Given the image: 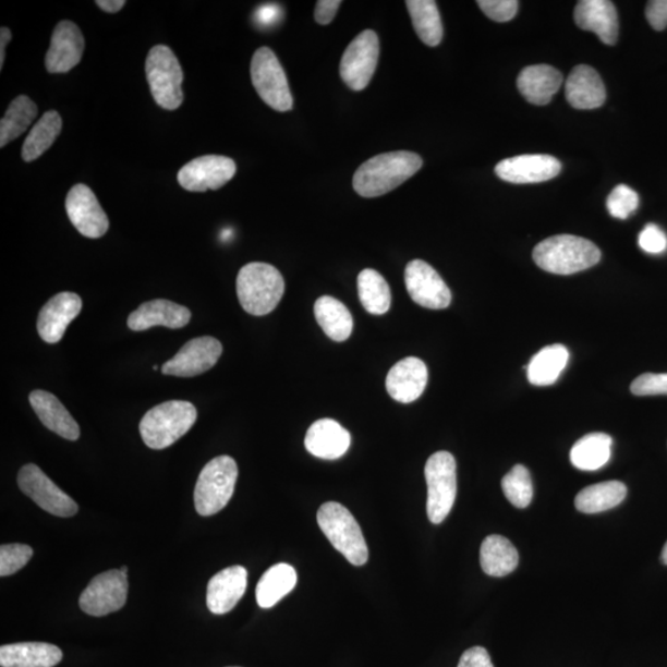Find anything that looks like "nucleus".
Wrapping results in <instances>:
<instances>
[{"instance_id": "obj_4", "label": "nucleus", "mask_w": 667, "mask_h": 667, "mask_svg": "<svg viewBox=\"0 0 667 667\" xmlns=\"http://www.w3.org/2000/svg\"><path fill=\"white\" fill-rule=\"evenodd\" d=\"M197 415L196 407L191 402H163L144 415L141 422L142 438L150 449L169 448L191 430Z\"/></svg>"}, {"instance_id": "obj_2", "label": "nucleus", "mask_w": 667, "mask_h": 667, "mask_svg": "<svg viewBox=\"0 0 667 667\" xmlns=\"http://www.w3.org/2000/svg\"><path fill=\"white\" fill-rule=\"evenodd\" d=\"M601 250L587 239L556 235L542 241L533 252L537 266L554 275H573L599 263Z\"/></svg>"}, {"instance_id": "obj_3", "label": "nucleus", "mask_w": 667, "mask_h": 667, "mask_svg": "<svg viewBox=\"0 0 667 667\" xmlns=\"http://www.w3.org/2000/svg\"><path fill=\"white\" fill-rule=\"evenodd\" d=\"M237 292L241 307L256 317L276 310L284 294V280L280 271L265 263H250L239 271Z\"/></svg>"}, {"instance_id": "obj_5", "label": "nucleus", "mask_w": 667, "mask_h": 667, "mask_svg": "<svg viewBox=\"0 0 667 667\" xmlns=\"http://www.w3.org/2000/svg\"><path fill=\"white\" fill-rule=\"evenodd\" d=\"M317 521L333 548L344 555L350 563L363 567L367 562L368 548L363 531L347 507L338 502L324 504Z\"/></svg>"}, {"instance_id": "obj_22", "label": "nucleus", "mask_w": 667, "mask_h": 667, "mask_svg": "<svg viewBox=\"0 0 667 667\" xmlns=\"http://www.w3.org/2000/svg\"><path fill=\"white\" fill-rule=\"evenodd\" d=\"M192 313L187 307L166 300L145 302L129 315L128 327L144 331L153 327L181 329L190 323Z\"/></svg>"}, {"instance_id": "obj_23", "label": "nucleus", "mask_w": 667, "mask_h": 667, "mask_svg": "<svg viewBox=\"0 0 667 667\" xmlns=\"http://www.w3.org/2000/svg\"><path fill=\"white\" fill-rule=\"evenodd\" d=\"M247 571L243 567H230L213 577L207 589V606L211 614L226 615L245 595Z\"/></svg>"}, {"instance_id": "obj_11", "label": "nucleus", "mask_w": 667, "mask_h": 667, "mask_svg": "<svg viewBox=\"0 0 667 667\" xmlns=\"http://www.w3.org/2000/svg\"><path fill=\"white\" fill-rule=\"evenodd\" d=\"M379 56L378 36L373 31L359 34L350 43L340 63V76L352 90H363L374 77Z\"/></svg>"}, {"instance_id": "obj_6", "label": "nucleus", "mask_w": 667, "mask_h": 667, "mask_svg": "<svg viewBox=\"0 0 667 667\" xmlns=\"http://www.w3.org/2000/svg\"><path fill=\"white\" fill-rule=\"evenodd\" d=\"M238 474L235 460L228 456L213 459L203 468L194 489V506L198 514L215 516L227 507L234 495Z\"/></svg>"}, {"instance_id": "obj_49", "label": "nucleus", "mask_w": 667, "mask_h": 667, "mask_svg": "<svg viewBox=\"0 0 667 667\" xmlns=\"http://www.w3.org/2000/svg\"><path fill=\"white\" fill-rule=\"evenodd\" d=\"M96 4L101 11L114 14L122 11L126 2H124V0H97Z\"/></svg>"}, {"instance_id": "obj_13", "label": "nucleus", "mask_w": 667, "mask_h": 667, "mask_svg": "<svg viewBox=\"0 0 667 667\" xmlns=\"http://www.w3.org/2000/svg\"><path fill=\"white\" fill-rule=\"evenodd\" d=\"M235 173L237 163L230 157L207 155L184 165L178 174V180L185 191H217L233 180Z\"/></svg>"}, {"instance_id": "obj_40", "label": "nucleus", "mask_w": 667, "mask_h": 667, "mask_svg": "<svg viewBox=\"0 0 667 667\" xmlns=\"http://www.w3.org/2000/svg\"><path fill=\"white\" fill-rule=\"evenodd\" d=\"M32 546L25 544H4L0 546V577H11L22 570L33 558Z\"/></svg>"}, {"instance_id": "obj_27", "label": "nucleus", "mask_w": 667, "mask_h": 667, "mask_svg": "<svg viewBox=\"0 0 667 667\" xmlns=\"http://www.w3.org/2000/svg\"><path fill=\"white\" fill-rule=\"evenodd\" d=\"M562 85L560 71L549 64H534L519 73L517 86L521 95L535 106L549 105Z\"/></svg>"}, {"instance_id": "obj_24", "label": "nucleus", "mask_w": 667, "mask_h": 667, "mask_svg": "<svg viewBox=\"0 0 667 667\" xmlns=\"http://www.w3.org/2000/svg\"><path fill=\"white\" fill-rule=\"evenodd\" d=\"M304 445L315 458L337 460L344 457L349 450L351 435L336 421L319 420L311 425Z\"/></svg>"}, {"instance_id": "obj_46", "label": "nucleus", "mask_w": 667, "mask_h": 667, "mask_svg": "<svg viewBox=\"0 0 667 667\" xmlns=\"http://www.w3.org/2000/svg\"><path fill=\"white\" fill-rule=\"evenodd\" d=\"M458 667H494L485 647L474 646L460 657Z\"/></svg>"}, {"instance_id": "obj_50", "label": "nucleus", "mask_w": 667, "mask_h": 667, "mask_svg": "<svg viewBox=\"0 0 667 667\" xmlns=\"http://www.w3.org/2000/svg\"><path fill=\"white\" fill-rule=\"evenodd\" d=\"M12 40V32L3 26L0 29V70H3L5 62V49L9 41Z\"/></svg>"}, {"instance_id": "obj_25", "label": "nucleus", "mask_w": 667, "mask_h": 667, "mask_svg": "<svg viewBox=\"0 0 667 667\" xmlns=\"http://www.w3.org/2000/svg\"><path fill=\"white\" fill-rule=\"evenodd\" d=\"M565 95L574 109H596L605 105L606 88L598 72L587 64L574 68L565 85Z\"/></svg>"}, {"instance_id": "obj_45", "label": "nucleus", "mask_w": 667, "mask_h": 667, "mask_svg": "<svg viewBox=\"0 0 667 667\" xmlns=\"http://www.w3.org/2000/svg\"><path fill=\"white\" fill-rule=\"evenodd\" d=\"M648 24L656 32H663L667 26V0H653L645 9Z\"/></svg>"}, {"instance_id": "obj_26", "label": "nucleus", "mask_w": 667, "mask_h": 667, "mask_svg": "<svg viewBox=\"0 0 667 667\" xmlns=\"http://www.w3.org/2000/svg\"><path fill=\"white\" fill-rule=\"evenodd\" d=\"M29 401L46 428L71 441L80 438V425L58 397L43 389H36L31 393Z\"/></svg>"}, {"instance_id": "obj_29", "label": "nucleus", "mask_w": 667, "mask_h": 667, "mask_svg": "<svg viewBox=\"0 0 667 667\" xmlns=\"http://www.w3.org/2000/svg\"><path fill=\"white\" fill-rule=\"evenodd\" d=\"M481 568L488 577L504 578L513 572L519 562L516 546L502 535H489L481 545Z\"/></svg>"}, {"instance_id": "obj_10", "label": "nucleus", "mask_w": 667, "mask_h": 667, "mask_svg": "<svg viewBox=\"0 0 667 667\" xmlns=\"http://www.w3.org/2000/svg\"><path fill=\"white\" fill-rule=\"evenodd\" d=\"M17 485L24 495L52 516L69 518L78 512L77 504L56 486L35 463H27L19 471Z\"/></svg>"}, {"instance_id": "obj_28", "label": "nucleus", "mask_w": 667, "mask_h": 667, "mask_svg": "<svg viewBox=\"0 0 667 667\" xmlns=\"http://www.w3.org/2000/svg\"><path fill=\"white\" fill-rule=\"evenodd\" d=\"M59 646L48 643H16L0 647L2 667H53L62 660Z\"/></svg>"}, {"instance_id": "obj_44", "label": "nucleus", "mask_w": 667, "mask_h": 667, "mask_svg": "<svg viewBox=\"0 0 667 667\" xmlns=\"http://www.w3.org/2000/svg\"><path fill=\"white\" fill-rule=\"evenodd\" d=\"M639 246L647 254H663L667 250V237L659 227L647 225L639 235Z\"/></svg>"}, {"instance_id": "obj_31", "label": "nucleus", "mask_w": 667, "mask_h": 667, "mask_svg": "<svg viewBox=\"0 0 667 667\" xmlns=\"http://www.w3.org/2000/svg\"><path fill=\"white\" fill-rule=\"evenodd\" d=\"M627 486L619 481L601 482L580 490L574 498V506L581 513L596 514L609 511L623 502Z\"/></svg>"}, {"instance_id": "obj_1", "label": "nucleus", "mask_w": 667, "mask_h": 667, "mask_svg": "<svg viewBox=\"0 0 667 667\" xmlns=\"http://www.w3.org/2000/svg\"><path fill=\"white\" fill-rule=\"evenodd\" d=\"M422 166V157L411 151L377 155L359 167L352 184L361 197H381L413 178Z\"/></svg>"}, {"instance_id": "obj_32", "label": "nucleus", "mask_w": 667, "mask_h": 667, "mask_svg": "<svg viewBox=\"0 0 667 667\" xmlns=\"http://www.w3.org/2000/svg\"><path fill=\"white\" fill-rule=\"evenodd\" d=\"M296 585V572L289 563H277L268 569L259 579L256 587L257 605L271 608Z\"/></svg>"}, {"instance_id": "obj_19", "label": "nucleus", "mask_w": 667, "mask_h": 667, "mask_svg": "<svg viewBox=\"0 0 667 667\" xmlns=\"http://www.w3.org/2000/svg\"><path fill=\"white\" fill-rule=\"evenodd\" d=\"M82 311V299L72 292H61L44 305L37 317V331L48 344H58L70 324Z\"/></svg>"}, {"instance_id": "obj_36", "label": "nucleus", "mask_w": 667, "mask_h": 667, "mask_svg": "<svg viewBox=\"0 0 667 667\" xmlns=\"http://www.w3.org/2000/svg\"><path fill=\"white\" fill-rule=\"evenodd\" d=\"M357 289L361 304L369 314L383 315L391 308V289L385 277L373 268L360 272Z\"/></svg>"}, {"instance_id": "obj_38", "label": "nucleus", "mask_w": 667, "mask_h": 667, "mask_svg": "<svg viewBox=\"0 0 667 667\" xmlns=\"http://www.w3.org/2000/svg\"><path fill=\"white\" fill-rule=\"evenodd\" d=\"M37 113L39 109L29 97H16L0 122V147H5L24 134L33 124Z\"/></svg>"}, {"instance_id": "obj_48", "label": "nucleus", "mask_w": 667, "mask_h": 667, "mask_svg": "<svg viewBox=\"0 0 667 667\" xmlns=\"http://www.w3.org/2000/svg\"><path fill=\"white\" fill-rule=\"evenodd\" d=\"M340 5V0H319L317 7H315V21L320 25L330 24L333 17H336Z\"/></svg>"}, {"instance_id": "obj_9", "label": "nucleus", "mask_w": 667, "mask_h": 667, "mask_svg": "<svg viewBox=\"0 0 667 667\" xmlns=\"http://www.w3.org/2000/svg\"><path fill=\"white\" fill-rule=\"evenodd\" d=\"M252 81L259 98L276 111H290L293 97L282 64L271 49H258L252 61Z\"/></svg>"}, {"instance_id": "obj_12", "label": "nucleus", "mask_w": 667, "mask_h": 667, "mask_svg": "<svg viewBox=\"0 0 667 667\" xmlns=\"http://www.w3.org/2000/svg\"><path fill=\"white\" fill-rule=\"evenodd\" d=\"M128 589V574L122 570L101 572L82 592L80 607L93 617L113 614L125 606Z\"/></svg>"}, {"instance_id": "obj_8", "label": "nucleus", "mask_w": 667, "mask_h": 667, "mask_svg": "<svg viewBox=\"0 0 667 667\" xmlns=\"http://www.w3.org/2000/svg\"><path fill=\"white\" fill-rule=\"evenodd\" d=\"M426 485H428V500L426 513L429 521L440 524L447 519L458 493L457 461L448 451H438L426 461Z\"/></svg>"}, {"instance_id": "obj_7", "label": "nucleus", "mask_w": 667, "mask_h": 667, "mask_svg": "<svg viewBox=\"0 0 667 667\" xmlns=\"http://www.w3.org/2000/svg\"><path fill=\"white\" fill-rule=\"evenodd\" d=\"M145 70L157 106L166 110L180 108L184 99V74L179 59L169 46H154L147 54Z\"/></svg>"}, {"instance_id": "obj_39", "label": "nucleus", "mask_w": 667, "mask_h": 667, "mask_svg": "<svg viewBox=\"0 0 667 667\" xmlns=\"http://www.w3.org/2000/svg\"><path fill=\"white\" fill-rule=\"evenodd\" d=\"M504 494L514 507L526 508L531 505L534 490L530 471L516 465L502 480Z\"/></svg>"}, {"instance_id": "obj_37", "label": "nucleus", "mask_w": 667, "mask_h": 667, "mask_svg": "<svg viewBox=\"0 0 667 667\" xmlns=\"http://www.w3.org/2000/svg\"><path fill=\"white\" fill-rule=\"evenodd\" d=\"M62 130V119L58 111L50 110L37 122L25 138L22 157L25 162H33L49 150Z\"/></svg>"}, {"instance_id": "obj_51", "label": "nucleus", "mask_w": 667, "mask_h": 667, "mask_svg": "<svg viewBox=\"0 0 667 667\" xmlns=\"http://www.w3.org/2000/svg\"><path fill=\"white\" fill-rule=\"evenodd\" d=\"M662 560L665 565H667V543L665 544L664 549H663Z\"/></svg>"}, {"instance_id": "obj_16", "label": "nucleus", "mask_w": 667, "mask_h": 667, "mask_svg": "<svg viewBox=\"0 0 667 667\" xmlns=\"http://www.w3.org/2000/svg\"><path fill=\"white\" fill-rule=\"evenodd\" d=\"M66 210L72 226L83 237L98 239L107 234L109 219L88 185H73L68 194Z\"/></svg>"}, {"instance_id": "obj_21", "label": "nucleus", "mask_w": 667, "mask_h": 667, "mask_svg": "<svg viewBox=\"0 0 667 667\" xmlns=\"http://www.w3.org/2000/svg\"><path fill=\"white\" fill-rule=\"evenodd\" d=\"M573 17L580 29L595 33L606 45H616L619 22L614 3L608 0H582L574 8Z\"/></svg>"}, {"instance_id": "obj_18", "label": "nucleus", "mask_w": 667, "mask_h": 667, "mask_svg": "<svg viewBox=\"0 0 667 667\" xmlns=\"http://www.w3.org/2000/svg\"><path fill=\"white\" fill-rule=\"evenodd\" d=\"M500 180L514 184L550 181L561 171V162L550 155H522L500 161L496 166Z\"/></svg>"}, {"instance_id": "obj_52", "label": "nucleus", "mask_w": 667, "mask_h": 667, "mask_svg": "<svg viewBox=\"0 0 667 667\" xmlns=\"http://www.w3.org/2000/svg\"><path fill=\"white\" fill-rule=\"evenodd\" d=\"M120 570H122L123 572H125V573H126L128 568H126V567H122V568H120Z\"/></svg>"}, {"instance_id": "obj_17", "label": "nucleus", "mask_w": 667, "mask_h": 667, "mask_svg": "<svg viewBox=\"0 0 667 667\" xmlns=\"http://www.w3.org/2000/svg\"><path fill=\"white\" fill-rule=\"evenodd\" d=\"M86 41L80 27L69 21L56 25L45 66L50 73H68L76 68L85 52Z\"/></svg>"}, {"instance_id": "obj_42", "label": "nucleus", "mask_w": 667, "mask_h": 667, "mask_svg": "<svg viewBox=\"0 0 667 667\" xmlns=\"http://www.w3.org/2000/svg\"><path fill=\"white\" fill-rule=\"evenodd\" d=\"M477 4L482 12L497 23L511 22L519 8L517 0H478Z\"/></svg>"}, {"instance_id": "obj_30", "label": "nucleus", "mask_w": 667, "mask_h": 667, "mask_svg": "<svg viewBox=\"0 0 667 667\" xmlns=\"http://www.w3.org/2000/svg\"><path fill=\"white\" fill-rule=\"evenodd\" d=\"M314 315L320 328L333 341H345L354 329V319L344 303L323 295L314 304Z\"/></svg>"}, {"instance_id": "obj_35", "label": "nucleus", "mask_w": 667, "mask_h": 667, "mask_svg": "<svg viewBox=\"0 0 667 667\" xmlns=\"http://www.w3.org/2000/svg\"><path fill=\"white\" fill-rule=\"evenodd\" d=\"M405 5L420 39L430 48L438 46L442 40L444 29L437 3L434 0H408Z\"/></svg>"}, {"instance_id": "obj_33", "label": "nucleus", "mask_w": 667, "mask_h": 667, "mask_svg": "<svg viewBox=\"0 0 667 667\" xmlns=\"http://www.w3.org/2000/svg\"><path fill=\"white\" fill-rule=\"evenodd\" d=\"M611 438L605 433L585 435L570 451L574 468L582 471H597L606 465L611 457Z\"/></svg>"}, {"instance_id": "obj_20", "label": "nucleus", "mask_w": 667, "mask_h": 667, "mask_svg": "<svg viewBox=\"0 0 667 667\" xmlns=\"http://www.w3.org/2000/svg\"><path fill=\"white\" fill-rule=\"evenodd\" d=\"M428 384V368L419 357H407L397 363L386 378V388L395 401L412 403L423 395Z\"/></svg>"}, {"instance_id": "obj_14", "label": "nucleus", "mask_w": 667, "mask_h": 667, "mask_svg": "<svg viewBox=\"0 0 667 667\" xmlns=\"http://www.w3.org/2000/svg\"><path fill=\"white\" fill-rule=\"evenodd\" d=\"M404 281L411 299L428 310H445L451 303V292L447 283L434 268L422 262L414 259L407 265Z\"/></svg>"}, {"instance_id": "obj_47", "label": "nucleus", "mask_w": 667, "mask_h": 667, "mask_svg": "<svg viewBox=\"0 0 667 667\" xmlns=\"http://www.w3.org/2000/svg\"><path fill=\"white\" fill-rule=\"evenodd\" d=\"M282 9L277 4H266L257 9L255 22L263 27H271L281 21Z\"/></svg>"}, {"instance_id": "obj_34", "label": "nucleus", "mask_w": 667, "mask_h": 667, "mask_svg": "<svg viewBox=\"0 0 667 667\" xmlns=\"http://www.w3.org/2000/svg\"><path fill=\"white\" fill-rule=\"evenodd\" d=\"M569 351L561 344L542 349L527 365V379L534 386H550L558 381L568 365Z\"/></svg>"}, {"instance_id": "obj_43", "label": "nucleus", "mask_w": 667, "mask_h": 667, "mask_svg": "<svg viewBox=\"0 0 667 667\" xmlns=\"http://www.w3.org/2000/svg\"><path fill=\"white\" fill-rule=\"evenodd\" d=\"M630 391L635 396L667 395V374H644L634 379Z\"/></svg>"}, {"instance_id": "obj_15", "label": "nucleus", "mask_w": 667, "mask_h": 667, "mask_svg": "<svg viewBox=\"0 0 667 667\" xmlns=\"http://www.w3.org/2000/svg\"><path fill=\"white\" fill-rule=\"evenodd\" d=\"M222 354L221 342L213 337L192 339L162 366V374L194 377L215 367Z\"/></svg>"}, {"instance_id": "obj_41", "label": "nucleus", "mask_w": 667, "mask_h": 667, "mask_svg": "<svg viewBox=\"0 0 667 667\" xmlns=\"http://www.w3.org/2000/svg\"><path fill=\"white\" fill-rule=\"evenodd\" d=\"M639 196L626 184H619L607 199L609 215L617 219H628L639 207Z\"/></svg>"}]
</instances>
